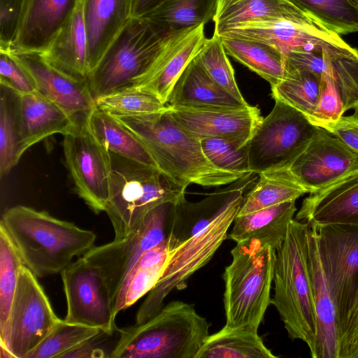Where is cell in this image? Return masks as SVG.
I'll return each mask as SVG.
<instances>
[{"instance_id":"obj_1","label":"cell","mask_w":358,"mask_h":358,"mask_svg":"<svg viewBox=\"0 0 358 358\" xmlns=\"http://www.w3.org/2000/svg\"><path fill=\"white\" fill-rule=\"evenodd\" d=\"M113 116L145 146L159 170L185 189L191 184L207 187L228 185L246 175L214 166L203 154L200 140L184 130L167 110Z\"/></svg>"},{"instance_id":"obj_2","label":"cell","mask_w":358,"mask_h":358,"mask_svg":"<svg viewBox=\"0 0 358 358\" xmlns=\"http://www.w3.org/2000/svg\"><path fill=\"white\" fill-rule=\"evenodd\" d=\"M0 224L37 278L61 273L73 257L91 250L96 238L93 231L24 206L8 209Z\"/></svg>"},{"instance_id":"obj_3","label":"cell","mask_w":358,"mask_h":358,"mask_svg":"<svg viewBox=\"0 0 358 358\" xmlns=\"http://www.w3.org/2000/svg\"><path fill=\"white\" fill-rule=\"evenodd\" d=\"M309 227L292 220L281 246L276 250L271 304L288 336L303 341L315 358L317 320L312 292L308 244Z\"/></svg>"},{"instance_id":"obj_4","label":"cell","mask_w":358,"mask_h":358,"mask_svg":"<svg viewBox=\"0 0 358 358\" xmlns=\"http://www.w3.org/2000/svg\"><path fill=\"white\" fill-rule=\"evenodd\" d=\"M210 324L194 306L173 301L141 324L119 329L112 358H194Z\"/></svg>"},{"instance_id":"obj_5","label":"cell","mask_w":358,"mask_h":358,"mask_svg":"<svg viewBox=\"0 0 358 358\" xmlns=\"http://www.w3.org/2000/svg\"><path fill=\"white\" fill-rule=\"evenodd\" d=\"M180 32L170 34L146 19L131 17L87 78L94 99L144 79Z\"/></svg>"},{"instance_id":"obj_6","label":"cell","mask_w":358,"mask_h":358,"mask_svg":"<svg viewBox=\"0 0 358 358\" xmlns=\"http://www.w3.org/2000/svg\"><path fill=\"white\" fill-rule=\"evenodd\" d=\"M222 275L225 325L257 331L271 304L276 250L258 239L236 243Z\"/></svg>"},{"instance_id":"obj_7","label":"cell","mask_w":358,"mask_h":358,"mask_svg":"<svg viewBox=\"0 0 358 358\" xmlns=\"http://www.w3.org/2000/svg\"><path fill=\"white\" fill-rule=\"evenodd\" d=\"M109 197L106 206L115 238L136 231L146 215L164 203L178 204L185 199V189L158 169L110 152Z\"/></svg>"},{"instance_id":"obj_8","label":"cell","mask_w":358,"mask_h":358,"mask_svg":"<svg viewBox=\"0 0 358 358\" xmlns=\"http://www.w3.org/2000/svg\"><path fill=\"white\" fill-rule=\"evenodd\" d=\"M243 196L242 193L234 197L207 225L174 245L161 277L136 313L135 324H141L155 315L163 307L166 296L175 289L185 288L188 279L211 259L227 238Z\"/></svg>"},{"instance_id":"obj_9","label":"cell","mask_w":358,"mask_h":358,"mask_svg":"<svg viewBox=\"0 0 358 358\" xmlns=\"http://www.w3.org/2000/svg\"><path fill=\"white\" fill-rule=\"evenodd\" d=\"M320 127L278 99L262 118L245 147L249 169L257 174L289 166Z\"/></svg>"},{"instance_id":"obj_10","label":"cell","mask_w":358,"mask_h":358,"mask_svg":"<svg viewBox=\"0 0 358 358\" xmlns=\"http://www.w3.org/2000/svg\"><path fill=\"white\" fill-rule=\"evenodd\" d=\"M62 320L55 313L37 277L22 266L8 319L0 333L1 355L26 358Z\"/></svg>"},{"instance_id":"obj_11","label":"cell","mask_w":358,"mask_h":358,"mask_svg":"<svg viewBox=\"0 0 358 358\" xmlns=\"http://www.w3.org/2000/svg\"><path fill=\"white\" fill-rule=\"evenodd\" d=\"M174 211L175 204H160L146 215L134 233L124 238L93 247L83 256L102 273L113 305L124 279L140 257L170 236Z\"/></svg>"},{"instance_id":"obj_12","label":"cell","mask_w":358,"mask_h":358,"mask_svg":"<svg viewBox=\"0 0 358 358\" xmlns=\"http://www.w3.org/2000/svg\"><path fill=\"white\" fill-rule=\"evenodd\" d=\"M63 150L77 194L94 213L105 211L109 197L110 151L92 134L87 124L64 135Z\"/></svg>"},{"instance_id":"obj_13","label":"cell","mask_w":358,"mask_h":358,"mask_svg":"<svg viewBox=\"0 0 358 358\" xmlns=\"http://www.w3.org/2000/svg\"><path fill=\"white\" fill-rule=\"evenodd\" d=\"M336 308L338 324L358 294V225H310Z\"/></svg>"},{"instance_id":"obj_14","label":"cell","mask_w":358,"mask_h":358,"mask_svg":"<svg viewBox=\"0 0 358 358\" xmlns=\"http://www.w3.org/2000/svg\"><path fill=\"white\" fill-rule=\"evenodd\" d=\"M66 300L64 321L114 331L113 304L101 271L83 257L61 273Z\"/></svg>"},{"instance_id":"obj_15","label":"cell","mask_w":358,"mask_h":358,"mask_svg":"<svg viewBox=\"0 0 358 358\" xmlns=\"http://www.w3.org/2000/svg\"><path fill=\"white\" fill-rule=\"evenodd\" d=\"M35 81L36 92L59 107L75 127L87 124L96 108L87 80L69 76L51 65L42 53L10 52Z\"/></svg>"},{"instance_id":"obj_16","label":"cell","mask_w":358,"mask_h":358,"mask_svg":"<svg viewBox=\"0 0 358 358\" xmlns=\"http://www.w3.org/2000/svg\"><path fill=\"white\" fill-rule=\"evenodd\" d=\"M358 168V155L320 128L289 170L308 192H315Z\"/></svg>"},{"instance_id":"obj_17","label":"cell","mask_w":358,"mask_h":358,"mask_svg":"<svg viewBox=\"0 0 358 358\" xmlns=\"http://www.w3.org/2000/svg\"><path fill=\"white\" fill-rule=\"evenodd\" d=\"M167 111L184 130L199 140L220 138L236 141L243 145L263 118L260 110L250 105L238 109L168 106Z\"/></svg>"},{"instance_id":"obj_18","label":"cell","mask_w":358,"mask_h":358,"mask_svg":"<svg viewBox=\"0 0 358 358\" xmlns=\"http://www.w3.org/2000/svg\"><path fill=\"white\" fill-rule=\"evenodd\" d=\"M310 225H358V168L310 193L296 215Z\"/></svg>"},{"instance_id":"obj_19","label":"cell","mask_w":358,"mask_h":358,"mask_svg":"<svg viewBox=\"0 0 358 358\" xmlns=\"http://www.w3.org/2000/svg\"><path fill=\"white\" fill-rule=\"evenodd\" d=\"M215 34L220 36L263 42L275 47L284 56L292 51L310 50L317 43L338 35L326 29L283 19L247 21L229 26Z\"/></svg>"},{"instance_id":"obj_20","label":"cell","mask_w":358,"mask_h":358,"mask_svg":"<svg viewBox=\"0 0 358 358\" xmlns=\"http://www.w3.org/2000/svg\"><path fill=\"white\" fill-rule=\"evenodd\" d=\"M80 0H25L10 52L43 53L76 11Z\"/></svg>"},{"instance_id":"obj_21","label":"cell","mask_w":358,"mask_h":358,"mask_svg":"<svg viewBox=\"0 0 358 358\" xmlns=\"http://www.w3.org/2000/svg\"><path fill=\"white\" fill-rule=\"evenodd\" d=\"M134 0H80L90 73L132 17Z\"/></svg>"},{"instance_id":"obj_22","label":"cell","mask_w":358,"mask_h":358,"mask_svg":"<svg viewBox=\"0 0 358 358\" xmlns=\"http://www.w3.org/2000/svg\"><path fill=\"white\" fill-rule=\"evenodd\" d=\"M204 26L201 24L178 33L152 72L130 87L152 93L167 105L174 85L207 38Z\"/></svg>"},{"instance_id":"obj_23","label":"cell","mask_w":358,"mask_h":358,"mask_svg":"<svg viewBox=\"0 0 358 358\" xmlns=\"http://www.w3.org/2000/svg\"><path fill=\"white\" fill-rule=\"evenodd\" d=\"M309 227L312 292L317 320L315 358H338V320L322 265L315 228Z\"/></svg>"},{"instance_id":"obj_24","label":"cell","mask_w":358,"mask_h":358,"mask_svg":"<svg viewBox=\"0 0 358 358\" xmlns=\"http://www.w3.org/2000/svg\"><path fill=\"white\" fill-rule=\"evenodd\" d=\"M172 107L238 109L250 106L217 85L194 57L174 85L167 101Z\"/></svg>"},{"instance_id":"obj_25","label":"cell","mask_w":358,"mask_h":358,"mask_svg":"<svg viewBox=\"0 0 358 358\" xmlns=\"http://www.w3.org/2000/svg\"><path fill=\"white\" fill-rule=\"evenodd\" d=\"M265 19L287 20L326 29L290 0H217L213 17L214 32L238 23Z\"/></svg>"},{"instance_id":"obj_26","label":"cell","mask_w":358,"mask_h":358,"mask_svg":"<svg viewBox=\"0 0 358 358\" xmlns=\"http://www.w3.org/2000/svg\"><path fill=\"white\" fill-rule=\"evenodd\" d=\"M18 117L23 153L45 138L55 134L64 136L76 127L59 107L36 92L19 94Z\"/></svg>"},{"instance_id":"obj_27","label":"cell","mask_w":358,"mask_h":358,"mask_svg":"<svg viewBox=\"0 0 358 358\" xmlns=\"http://www.w3.org/2000/svg\"><path fill=\"white\" fill-rule=\"evenodd\" d=\"M295 202L289 201L236 216L227 238L236 243L255 238L278 250L296 211Z\"/></svg>"},{"instance_id":"obj_28","label":"cell","mask_w":358,"mask_h":358,"mask_svg":"<svg viewBox=\"0 0 358 358\" xmlns=\"http://www.w3.org/2000/svg\"><path fill=\"white\" fill-rule=\"evenodd\" d=\"M42 54L57 69L87 80L90 74L87 40L80 1L72 17Z\"/></svg>"},{"instance_id":"obj_29","label":"cell","mask_w":358,"mask_h":358,"mask_svg":"<svg viewBox=\"0 0 358 358\" xmlns=\"http://www.w3.org/2000/svg\"><path fill=\"white\" fill-rule=\"evenodd\" d=\"M173 248L171 236L146 251L124 279L113 305L114 315L124 310L150 292L157 284Z\"/></svg>"},{"instance_id":"obj_30","label":"cell","mask_w":358,"mask_h":358,"mask_svg":"<svg viewBox=\"0 0 358 358\" xmlns=\"http://www.w3.org/2000/svg\"><path fill=\"white\" fill-rule=\"evenodd\" d=\"M87 127L110 152L158 169L145 146L108 112L96 106L89 117Z\"/></svg>"},{"instance_id":"obj_31","label":"cell","mask_w":358,"mask_h":358,"mask_svg":"<svg viewBox=\"0 0 358 358\" xmlns=\"http://www.w3.org/2000/svg\"><path fill=\"white\" fill-rule=\"evenodd\" d=\"M254 187L244 194L236 216L243 215L283 202L296 200L308 193L289 169L260 173Z\"/></svg>"},{"instance_id":"obj_32","label":"cell","mask_w":358,"mask_h":358,"mask_svg":"<svg viewBox=\"0 0 358 358\" xmlns=\"http://www.w3.org/2000/svg\"><path fill=\"white\" fill-rule=\"evenodd\" d=\"M220 38L228 55L266 80L271 87L284 78L285 56L275 47L250 39Z\"/></svg>"},{"instance_id":"obj_33","label":"cell","mask_w":358,"mask_h":358,"mask_svg":"<svg viewBox=\"0 0 358 358\" xmlns=\"http://www.w3.org/2000/svg\"><path fill=\"white\" fill-rule=\"evenodd\" d=\"M257 331L224 325L206 339L194 358H276Z\"/></svg>"},{"instance_id":"obj_34","label":"cell","mask_w":358,"mask_h":358,"mask_svg":"<svg viewBox=\"0 0 358 358\" xmlns=\"http://www.w3.org/2000/svg\"><path fill=\"white\" fill-rule=\"evenodd\" d=\"M217 0H164L141 17L174 34L206 24L213 19Z\"/></svg>"},{"instance_id":"obj_35","label":"cell","mask_w":358,"mask_h":358,"mask_svg":"<svg viewBox=\"0 0 358 358\" xmlns=\"http://www.w3.org/2000/svg\"><path fill=\"white\" fill-rule=\"evenodd\" d=\"M322 78L306 69H286L284 78L271 87L272 96L302 113L307 118L316 106Z\"/></svg>"},{"instance_id":"obj_36","label":"cell","mask_w":358,"mask_h":358,"mask_svg":"<svg viewBox=\"0 0 358 358\" xmlns=\"http://www.w3.org/2000/svg\"><path fill=\"white\" fill-rule=\"evenodd\" d=\"M0 94V176L3 178L17 164L23 152L18 117L19 94L2 85Z\"/></svg>"},{"instance_id":"obj_37","label":"cell","mask_w":358,"mask_h":358,"mask_svg":"<svg viewBox=\"0 0 358 358\" xmlns=\"http://www.w3.org/2000/svg\"><path fill=\"white\" fill-rule=\"evenodd\" d=\"M328 31L338 35L358 32V6L350 0H290Z\"/></svg>"},{"instance_id":"obj_38","label":"cell","mask_w":358,"mask_h":358,"mask_svg":"<svg viewBox=\"0 0 358 358\" xmlns=\"http://www.w3.org/2000/svg\"><path fill=\"white\" fill-rule=\"evenodd\" d=\"M96 106L113 115L134 116L163 112L167 110L158 96L146 90L127 87L95 99Z\"/></svg>"},{"instance_id":"obj_39","label":"cell","mask_w":358,"mask_h":358,"mask_svg":"<svg viewBox=\"0 0 358 358\" xmlns=\"http://www.w3.org/2000/svg\"><path fill=\"white\" fill-rule=\"evenodd\" d=\"M24 265L6 229L0 224V333L6 325L18 280Z\"/></svg>"},{"instance_id":"obj_40","label":"cell","mask_w":358,"mask_h":358,"mask_svg":"<svg viewBox=\"0 0 358 358\" xmlns=\"http://www.w3.org/2000/svg\"><path fill=\"white\" fill-rule=\"evenodd\" d=\"M195 58L217 85L238 100L246 101L238 89L233 67L217 34L213 33L211 38H206Z\"/></svg>"},{"instance_id":"obj_41","label":"cell","mask_w":358,"mask_h":358,"mask_svg":"<svg viewBox=\"0 0 358 358\" xmlns=\"http://www.w3.org/2000/svg\"><path fill=\"white\" fill-rule=\"evenodd\" d=\"M101 330L96 327L67 323L63 320L26 358H59Z\"/></svg>"},{"instance_id":"obj_42","label":"cell","mask_w":358,"mask_h":358,"mask_svg":"<svg viewBox=\"0 0 358 358\" xmlns=\"http://www.w3.org/2000/svg\"><path fill=\"white\" fill-rule=\"evenodd\" d=\"M200 142L203 154L216 167L234 173L247 174L251 172L245 145L220 138H203Z\"/></svg>"},{"instance_id":"obj_43","label":"cell","mask_w":358,"mask_h":358,"mask_svg":"<svg viewBox=\"0 0 358 358\" xmlns=\"http://www.w3.org/2000/svg\"><path fill=\"white\" fill-rule=\"evenodd\" d=\"M322 87L315 108L308 120L313 125H323L336 122L345 110L341 96L328 77L322 75Z\"/></svg>"},{"instance_id":"obj_44","label":"cell","mask_w":358,"mask_h":358,"mask_svg":"<svg viewBox=\"0 0 358 358\" xmlns=\"http://www.w3.org/2000/svg\"><path fill=\"white\" fill-rule=\"evenodd\" d=\"M0 84L24 94L36 92L34 80L27 69L7 52L0 51Z\"/></svg>"},{"instance_id":"obj_45","label":"cell","mask_w":358,"mask_h":358,"mask_svg":"<svg viewBox=\"0 0 358 358\" xmlns=\"http://www.w3.org/2000/svg\"><path fill=\"white\" fill-rule=\"evenodd\" d=\"M25 0H0V51L10 52L15 41Z\"/></svg>"},{"instance_id":"obj_46","label":"cell","mask_w":358,"mask_h":358,"mask_svg":"<svg viewBox=\"0 0 358 358\" xmlns=\"http://www.w3.org/2000/svg\"><path fill=\"white\" fill-rule=\"evenodd\" d=\"M338 358H358V294L338 324Z\"/></svg>"},{"instance_id":"obj_47","label":"cell","mask_w":358,"mask_h":358,"mask_svg":"<svg viewBox=\"0 0 358 358\" xmlns=\"http://www.w3.org/2000/svg\"><path fill=\"white\" fill-rule=\"evenodd\" d=\"M117 329L111 332L101 330L76 348L62 355L59 358L111 357L115 345L109 344V341Z\"/></svg>"},{"instance_id":"obj_48","label":"cell","mask_w":358,"mask_h":358,"mask_svg":"<svg viewBox=\"0 0 358 358\" xmlns=\"http://www.w3.org/2000/svg\"><path fill=\"white\" fill-rule=\"evenodd\" d=\"M321 128L340 139L347 147L358 155V115L357 113L342 115L336 122Z\"/></svg>"},{"instance_id":"obj_49","label":"cell","mask_w":358,"mask_h":358,"mask_svg":"<svg viewBox=\"0 0 358 358\" xmlns=\"http://www.w3.org/2000/svg\"><path fill=\"white\" fill-rule=\"evenodd\" d=\"M164 0H134L132 17H141L155 8Z\"/></svg>"},{"instance_id":"obj_50","label":"cell","mask_w":358,"mask_h":358,"mask_svg":"<svg viewBox=\"0 0 358 358\" xmlns=\"http://www.w3.org/2000/svg\"><path fill=\"white\" fill-rule=\"evenodd\" d=\"M352 2H353L356 6H358V0H350Z\"/></svg>"}]
</instances>
